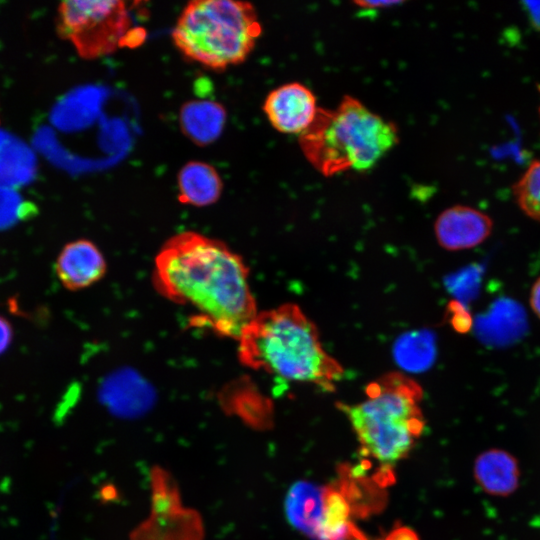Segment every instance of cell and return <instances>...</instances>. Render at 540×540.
Segmentation results:
<instances>
[{"label":"cell","instance_id":"23","mask_svg":"<svg viewBox=\"0 0 540 540\" xmlns=\"http://www.w3.org/2000/svg\"><path fill=\"white\" fill-rule=\"evenodd\" d=\"M536 522H537V526L540 527V517L538 518V520H536Z\"/></svg>","mask_w":540,"mask_h":540},{"label":"cell","instance_id":"9","mask_svg":"<svg viewBox=\"0 0 540 540\" xmlns=\"http://www.w3.org/2000/svg\"><path fill=\"white\" fill-rule=\"evenodd\" d=\"M55 270L62 285L76 291L99 281L105 274L106 262L95 244L80 239L63 247L57 258Z\"/></svg>","mask_w":540,"mask_h":540},{"label":"cell","instance_id":"11","mask_svg":"<svg viewBox=\"0 0 540 540\" xmlns=\"http://www.w3.org/2000/svg\"><path fill=\"white\" fill-rule=\"evenodd\" d=\"M226 121L225 107L214 100H190L179 111L181 132L198 146L214 143L222 135Z\"/></svg>","mask_w":540,"mask_h":540},{"label":"cell","instance_id":"6","mask_svg":"<svg viewBox=\"0 0 540 540\" xmlns=\"http://www.w3.org/2000/svg\"><path fill=\"white\" fill-rule=\"evenodd\" d=\"M131 24L122 1H64L57 13L58 34L70 41L84 59L113 53L123 44Z\"/></svg>","mask_w":540,"mask_h":540},{"label":"cell","instance_id":"19","mask_svg":"<svg viewBox=\"0 0 540 540\" xmlns=\"http://www.w3.org/2000/svg\"><path fill=\"white\" fill-rule=\"evenodd\" d=\"M12 326L9 321L0 316V354H2L11 344L12 341Z\"/></svg>","mask_w":540,"mask_h":540},{"label":"cell","instance_id":"14","mask_svg":"<svg viewBox=\"0 0 540 540\" xmlns=\"http://www.w3.org/2000/svg\"><path fill=\"white\" fill-rule=\"evenodd\" d=\"M35 174V158L19 139L0 130V185L16 188Z\"/></svg>","mask_w":540,"mask_h":540},{"label":"cell","instance_id":"12","mask_svg":"<svg viewBox=\"0 0 540 540\" xmlns=\"http://www.w3.org/2000/svg\"><path fill=\"white\" fill-rule=\"evenodd\" d=\"M178 200L194 207L217 202L223 191V181L214 166L202 161H189L177 175Z\"/></svg>","mask_w":540,"mask_h":540},{"label":"cell","instance_id":"24","mask_svg":"<svg viewBox=\"0 0 540 540\" xmlns=\"http://www.w3.org/2000/svg\"><path fill=\"white\" fill-rule=\"evenodd\" d=\"M539 92H540V87H539ZM539 115H540V107H539Z\"/></svg>","mask_w":540,"mask_h":540},{"label":"cell","instance_id":"7","mask_svg":"<svg viewBox=\"0 0 540 540\" xmlns=\"http://www.w3.org/2000/svg\"><path fill=\"white\" fill-rule=\"evenodd\" d=\"M319 110L313 92L299 82L283 84L265 98L263 111L274 129L285 134L304 133Z\"/></svg>","mask_w":540,"mask_h":540},{"label":"cell","instance_id":"21","mask_svg":"<svg viewBox=\"0 0 540 540\" xmlns=\"http://www.w3.org/2000/svg\"><path fill=\"white\" fill-rule=\"evenodd\" d=\"M378 540H419V538L412 529L398 527L393 529L384 539Z\"/></svg>","mask_w":540,"mask_h":540},{"label":"cell","instance_id":"22","mask_svg":"<svg viewBox=\"0 0 540 540\" xmlns=\"http://www.w3.org/2000/svg\"><path fill=\"white\" fill-rule=\"evenodd\" d=\"M530 304L535 314L540 318V277L532 286Z\"/></svg>","mask_w":540,"mask_h":540},{"label":"cell","instance_id":"20","mask_svg":"<svg viewBox=\"0 0 540 540\" xmlns=\"http://www.w3.org/2000/svg\"><path fill=\"white\" fill-rule=\"evenodd\" d=\"M402 1H355L354 4L362 10L387 9L402 4Z\"/></svg>","mask_w":540,"mask_h":540},{"label":"cell","instance_id":"10","mask_svg":"<svg viewBox=\"0 0 540 540\" xmlns=\"http://www.w3.org/2000/svg\"><path fill=\"white\" fill-rule=\"evenodd\" d=\"M473 474L485 493L499 497L511 495L518 488L520 480L516 458L498 448L485 450L476 457Z\"/></svg>","mask_w":540,"mask_h":540},{"label":"cell","instance_id":"13","mask_svg":"<svg viewBox=\"0 0 540 540\" xmlns=\"http://www.w3.org/2000/svg\"><path fill=\"white\" fill-rule=\"evenodd\" d=\"M325 490L310 482L300 481L287 494L285 510L289 522L311 538L322 518Z\"/></svg>","mask_w":540,"mask_h":540},{"label":"cell","instance_id":"5","mask_svg":"<svg viewBox=\"0 0 540 540\" xmlns=\"http://www.w3.org/2000/svg\"><path fill=\"white\" fill-rule=\"evenodd\" d=\"M261 33L257 12L249 2L193 0L181 11L172 40L189 60L223 71L243 63Z\"/></svg>","mask_w":540,"mask_h":540},{"label":"cell","instance_id":"18","mask_svg":"<svg viewBox=\"0 0 540 540\" xmlns=\"http://www.w3.org/2000/svg\"><path fill=\"white\" fill-rule=\"evenodd\" d=\"M36 214V206L26 200L16 188L0 185V230Z\"/></svg>","mask_w":540,"mask_h":540},{"label":"cell","instance_id":"3","mask_svg":"<svg viewBox=\"0 0 540 540\" xmlns=\"http://www.w3.org/2000/svg\"><path fill=\"white\" fill-rule=\"evenodd\" d=\"M308 162L329 177L374 167L399 142L397 126L346 95L334 109L320 108L299 135Z\"/></svg>","mask_w":540,"mask_h":540},{"label":"cell","instance_id":"17","mask_svg":"<svg viewBox=\"0 0 540 540\" xmlns=\"http://www.w3.org/2000/svg\"><path fill=\"white\" fill-rule=\"evenodd\" d=\"M512 190L522 212L540 222V159L530 163Z\"/></svg>","mask_w":540,"mask_h":540},{"label":"cell","instance_id":"16","mask_svg":"<svg viewBox=\"0 0 540 540\" xmlns=\"http://www.w3.org/2000/svg\"><path fill=\"white\" fill-rule=\"evenodd\" d=\"M397 360L412 370H421L428 367L435 355L434 340L428 333L418 332L401 339L397 344Z\"/></svg>","mask_w":540,"mask_h":540},{"label":"cell","instance_id":"4","mask_svg":"<svg viewBox=\"0 0 540 540\" xmlns=\"http://www.w3.org/2000/svg\"><path fill=\"white\" fill-rule=\"evenodd\" d=\"M367 399L339 403L364 450L382 464H395L412 449L424 428L421 387L402 373H388L366 389Z\"/></svg>","mask_w":540,"mask_h":540},{"label":"cell","instance_id":"2","mask_svg":"<svg viewBox=\"0 0 540 540\" xmlns=\"http://www.w3.org/2000/svg\"><path fill=\"white\" fill-rule=\"evenodd\" d=\"M240 361L254 370L335 389L344 370L322 348L317 329L295 304L256 315L238 339Z\"/></svg>","mask_w":540,"mask_h":540},{"label":"cell","instance_id":"15","mask_svg":"<svg viewBox=\"0 0 540 540\" xmlns=\"http://www.w3.org/2000/svg\"><path fill=\"white\" fill-rule=\"evenodd\" d=\"M349 504L338 491L325 490L324 508L315 540H345L351 530Z\"/></svg>","mask_w":540,"mask_h":540},{"label":"cell","instance_id":"1","mask_svg":"<svg viewBox=\"0 0 540 540\" xmlns=\"http://www.w3.org/2000/svg\"><path fill=\"white\" fill-rule=\"evenodd\" d=\"M248 274L241 256L223 242L184 231L157 254L153 280L164 297L195 312L196 325L238 340L258 314Z\"/></svg>","mask_w":540,"mask_h":540},{"label":"cell","instance_id":"8","mask_svg":"<svg viewBox=\"0 0 540 540\" xmlns=\"http://www.w3.org/2000/svg\"><path fill=\"white\" fill-rule=\"evenodd\" d=\"M492 219L484 212L465 205H456L440 213L435 222L438 243L447 250L473 248L488 238Z\"/></svg>","mask_w":540,"mask_h":540}]
</instances>
